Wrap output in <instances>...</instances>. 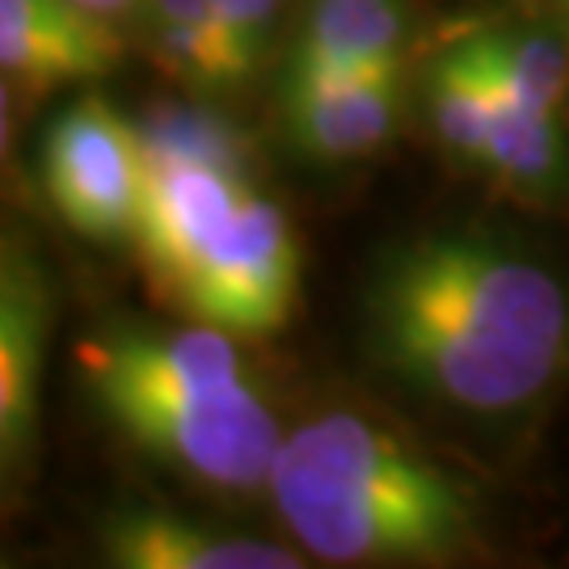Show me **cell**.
<instances>
[{"mask_svg": "<svg viewBox=\"0 0 569 569\" xmlns=\"http://www.w3.org/2000/svg\"><path fill=\"white\" fill-rule=\"evenodd\" d=\"M143 164H194L244 173V140L228 119L194 106H157L136 127Z\"/></svg>", "mask_w": 569, "mask_h": 569, "instance_id": "15", "label": "cell"}, {"mask_svg": "<svg viewBox=\"0 0 569 569\" xmlns=\"http://www.w3.org/2000/svg\"><path fill=\"white\" fill-rule=\"evenodd\" d=\"M148 34L164 68L190 84L232 89L253 72L216 0H148Z\"/></svg>", "mask_w": 569, "mask_h": 569, "instance_id": "12", "label": "cell"}, {"mask_svg": "<svg viewBox=\"0 0 569 569\" xmlns=\"http://www.w3.org/2000/svg\"><path fill=\"white\" fill-rule=\"evenodd\" d=\"M489 81L481 68L468 60L465 47H451L443 60L430 68V114L451 152L486 164L489 152Z\"/></svg>", "mask_w": 569, "mask_h": 569, "instance_id": "16", "label": "cell"}, {"mask_svg": "<svg viewBox=\"0 0 569 569\" xmlns=\"http://www.w3.org/2000/svg\"><path fill=\"white\" fill-rule=\"evenodd\" d=\"M84 9H93V13H119V9H127L131 0H81Z\"/></svg>", "mask_w": 569, "mask_h": 569, "instance_id": "18", "label": "cell"}, {"mask_svg": "<svg viewBox=\"0 0 569 569\" xmlns=\"http://www.w3.org/2000/svg\"><path fill=\"white\" fill-rule=\"evenodd\" d=\"M106 561L122 569H296L300 557L274 540L203 528L173 510L131 507L102 523Z\"/></svg>", "mask_w": 569, "mask_h": 569, "instance_id": "8", "label": "cell"}, {"mask_svg": "<svg viewBox=\"0 0 569 569\" xmlns=\"http://www.w3.org/2000/svg\"><path fill=\"white\" fill-rule=\"evenodd\" d=\"M216 4H220V18L228 21L237 47L258 68V60H262L270 39H274V21H279L283 0H216Z\"/></svg>", "mask_w": 569, "mask_h": 569, "instance_id": "17", "label": "cell"}, {"mask_svg": "<svg viewBox=\"0 0 569 569\" xmlns=\"http://www.w3.org/2000/svg\"><path fill=\"white\" fill-rule=\"evenodd\" d=\"M300 279L296 237L279 207L262 194H244L224 237L186 274L173 300L199 326L232 338H262L291 317Z\"/></svg>", "mask_w": 569, "mask_h": 569, "instance_id": "4", "label": "cell"}, {"mask_svg": "<svg viewBox=\"0 0 569 569\" xmlns=\"http://www.w3.org/2000/svg\"><path fill=\"white\" fill-rule=\"evenodd\" d=\"M42 346H47V291L39 270L13 244L0 274V448L4 460L26 451L39 409Z\"/></svg>", "mask_w": 569, "mask_h": 569, "instance_id": "10", "label": "cell"}, {"mask_svg": "<svg viewBox=\"0 0 569 569\" xmlns=\"http://www.w3.org/2000/svg\"><path fill=\"white\" fill-rule=\"evenodd\" d=\"M114 39L81 0H0V63L21 84L102 77Z\"/></svg>", "mask_w": 569, "mask_h": 569, "instance_id": "9", "label": "cell"}, {"mask_svg": "<svg viewBox=\"0 0 569 569\" xmlns=\"http://www.w3.org/2000/svg\"><path fill=\"white\" fill-rule=\"evenodd\" d=\"M106 418L148 456L220 489H262L279 456L274 413L249 385L152 388L84 380Z\"/></svg>", "mask_w": 569, "mask_h": 569, "instance_id": "3", "label": "cell"}, {"mask_svg": "<svg viewBox=\"0 0 569 569\" xmlns=\"http://www.w3.org/2000/svg\"><path fill=\"white\" fill-rule=\"evenodd\" d=\"M401 119V68H287L283 122L312 161H355Z\"/></svg>", "mask_w": 569, "mask_h": 569, "instance_id": "6", "label": "cell"}, {"mask_svg": "<svg viewBox=\"0 0 569 569\" xmlns=\"http://www.w3.org/2000/svg\"><path fill=\"white\" fill-rule=\"evenodd\" d=\"M376 355L448 406L502 413L540 397L569 346V296L545 266L481 237H422L367 287Z\"/></svg>", "mask_w": 569, "mask_h": 569, "instance_id": "1", "label": "cell"}, {"mask_svg": "<svg viewBox=\"0 0 569 569\" xmlns=\"http://www.w3.org/2000/svg\"><path fill=\"white\" fill-rule=\"evenodd\" d=\"M270 498L291 536L333 566L439 561L472 536V493L359 413H326L279 443Z\"/></svg>", "mask_w": 569, "mask_h": 569, "instance_id": "2", "label": "cell"}, {"mask_svg": "<svg viewBox=\"0 0 569 569\" xmlns=\"http://www.w3.org/2000/svg\"><path fill=\"white\" fill-rule=\"evenodd\" d=\"M493 81L536 110H561L569 93V47L540 30H486L460 42Z\"/></svg>", "mask_w": 569, "mask_h": 569, "instance_id": "14", "label": "cell"}, {"mask_svg": "<svg viewBox=\"0 0 569 569\" xmlns=\"http://www.w3.org/2000/svg\"><path fill=\"white\" fill-rule=\"evenodd\" d=\"M406 0H305L291 68H401Z\"/></svg>", "mask_w": 569, "mask_h": 569, "instance_id": "11", "label": "cell"}, {"mask_svg": "<svg viewBox=\"0 0 569 569\" xmlns=\"http://www.w3.org/2000/svg\"><path fill=\"white\" fill-rule=\"evenodd\" d=\"M42 186L81 237H122L136 224L143 157L136 127L102 98L68 106L42 140Z\"/></svg>", "mask_w": 569, "mask_h": 569, "instance_id": "5", "label": "cell"}, {"mask_svg": "<svg viewBox=\"0 0 569 569\" xmlns=\"http://www.w3.org/2000/svg\"><path fill=\"white\" fill-rule=\"evenodd\" d=\"M481 77L489 81V98H493L486 164L493 173H502V178L519 186H557L561 173H566V140H561L557 114L552 110H536L523 98H515L510 89H502L489 77L486 68H481Z\"/></svg>", "mask_w": 569, "mask_h": 569, "instance_id": "13", "label": "cell"}, {"mask_svg": "<svg viewBox=\"0 0 569 569\" xmlns=\"http://www.w3.org/2000/svg\"><path fill=\"white\" fill-rule=\"evenodd\" d=\"M244 194V173L194 164H143L131 237L140 244L148 270L169 291H178V283L207 258V249L224 237Z\"/></svg>", "mask_w": 569, "mask_h": 569, "instance_id": "7", "label": "cell"}]
</instances>
